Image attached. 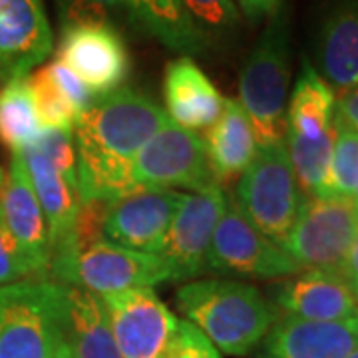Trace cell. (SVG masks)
Masks as SVG:
<instances>
[{
  "label": "cell",
  "instance_id": "cell-1",
  "mask_svg": "<svg viewBox=\"0 0 358 358\" xmlns=\"http://www.w3.org/2000/svg\"><path fill=\"white\" fill-rule=\"evenodd\" d=\"M169 122L166 110L138 90L98 96L74 128L80 199L115 201L138 187L134 159Z\"/></svg>",
  "mask_w": 358,
  "mask_h": 358
},
{
  "label": "cell",
  "instance_id": "cell-2",
  "mask_svg": "<svg viewBox=\"0 0 358 358\" xmlns=\"http://www.w3.org/2000/svg\"><path fill=\"white\" fill-rule=\"evenodd\" d=\"M187 322L227 357H245L263 343L275 324V310L259 289L241 281L205 279L176 293Z\"/></svg>",
  "mask_w": 358,
  "mask_h": 358
},
{
  "label": "cell",
  "instance_id": "cell-3",
  "mask_svg": "<svg viewBox=\"0 0 358 358\" xmlns=\"http://www.w3.org/2000/svg\"><path fill=\"white\" fill-rule=\"evenodd\" d=\"M291 84L289 14L279 6L268 16L239 76V103L251 122L257 145L285 140V112Z\"/></svg>",
  "mask_w": 358,
  "mask_h": 358
},
{
  "label": "cell",
  "instance_id": "cell-4",
  "mask_svg": "<svg viewBox=\"0 0 358 358\" xmlns=\"http://www.w3.org/2000/svg\"><path fill=\"white\" fill-rule=\"evenodd\" d=\"M303 199L282 140L257 150L253 164L237 183L233 203L268 241L281 245L293 229Z\"/></svg>",
  "mask_w": 358,
  "mask_h": 358
},
{
  "label": "cell",
  "instance_id": "cell-5",
  "mask_svg": "<svg viewBox=\"0 0 358 358\" xmlns=\"http://www.w3.org/2000/svg\"><path fill=\"white\" fill-rule=\"evenodd\" d=\"M358 235V207L352 199L305 197L299 217L279 247L301 271L338 275Z\"/></svg>",
  "mask_w": 358,
  "mask_h": 358
},
{
  "label": "cell",
  "instance_id": "cell-6",
  "mask_svg": "<svg viewBox=\"0 0 358 358\" xmlns=\"http://www.w3.org/2000/svg\"><path fill=\"white\" fill-rule=\"evenodd\" d=\"M58 282L26 279L0 287V358H50Z\"/></svg>",
  "mask_w": 358,
  "mask_h": 358
},
{
  "label": "cell",
  "instance_id": "cell-7",
  "mask_svg": "<svg viewBox=\"0 0 358 358\" xmlns=\"http://www.w3.org/2000/svg\"><path fill=\"white\" fill-rule=\"evenodd\" d=\"M205 271L229 277L277 279L293 277L301 268L279 245L259 233L241 215L235 203L229 201L213 233Z\"/></svg>",
  "mask_w": 358,
  "mask_h": 358
},
{
  "label": "cell",
  "instance_id": "cell-8",
  "mask_svg": "<svg viewBox=\"0 0 358 358\" xmlns=\"http://www.w3.org/2000/svg\"><path fill=\"white\" fill-rule=\"evenodd\" d=\"M134 181L141 187L199 192L213 179L203 138L173 122L166 124L134 159Z\"/></svg>",
  "mask_w": 358,
  "mask_h": 358
},
{
  "label": "cell",
  "instance_id": "cell-9",
  "mask_svg": "<svg viewBox=\"0 0 358 358\" xmlns=\"http://www.w3.org/2000/svg\"><path fill=\"white\" fill-rule=\"evenodd\" d=\"M227 203L219 183L183 195L166 243L157 253L169 268L171 281H185L205 273L207 251Z\"/></svg>",
  "mask_w": 358,
  "mask_h": 358
},
{
  "label": "cell",
  "instance_id": "cell-10",
  "mask_svg": "<svg viewBox=\"0 0 358 358\" xmlns=\"http://www.w3.org/2000/svg\"><path fill=\"white\" fill-rule=\"evenodd\" d=\"M100 301L122 358L164 357L179 319L154 289L102 294Z\"/></svg>",
  "mask_w": 358,
  "mask_h": 358
},
{
  "label": "cell",
  "instance_id": "cell-11",
  "mask_svg": "<svg viewBox=\"0 0 358 358\" xmlns=\"http://www.w3.org/2000/svg\"><path fill=\"white\" fill-rule=\"evenodd\" d=\"M56 60L68 66L96 98L122 88L131 66L122 34L108 22L62 28Z\"/></svg>",
  "mask_w": 358,
  "mask_h": 358
},
{
  "label": "cell",
  "instance_id": "cell-12",
  "mask_svg": "<svg viewBox=\"0 0 358 358\" xmlns=\"http://www.w3.org/2000/svg\"><path fill=\"white\" fill-rule=\"evenodd\" d=\"M185 193L162 187H134L110 205L103 241L157 255Z\"/></svg>",
  "mask_w": 358,
  "mask_h": 358
},
{
  "label": "cell",
  "instance_id": "cell-13",
  "mask_svg": "<svg viewBox=\"0 0 358 358\" xmlns=\"http://www.w3.org/2000/svg\"><path fill=\"white\" fill-rule=\"evenodd\" d=\"M166 281H171V273L157 255L131 251L102 239L76 257L66 285L102 296L152 289Z\"/></svg>",
  "mask_w": 358,
  "mask_h": 358
},
{
  "label": "cell",
  "instance_id": "cell-14",
  "mask_svg": "<svg viewBox=\"0 0 358 358\" xmlns=\"http://www.w3.org/2000/svg\"><path fill=\"white\" fill-rule=\"evenodd\" d=\"M44 0H0V80L28 76L52 54Z\"/></svg>",
  "mask_w": 358,
  "mask_h": 358
},
{
  "label": "cell",
  "instance_id": "cell-15",
  "mask_svg": "<svg viewBox=\"0 0 358 358\" xmlns=\"http://www.w3.org/2000/svg\"><path fill=\"white\" fill-rule=\"evenodd\" d=\"M358 348V310L341 320L285 317L263 338L259 358H348Z\"/></svg>",
  "mask_w": 358,
  "mask_h": 358
},
{
  "label": "cell",
  "instance_id": "cell-16",
  "mask_svg": "<svg viewBox=\"0 0 358 358\" xmlns=\"http://www.w3.org/2000/svg\"><path fill=\"white\" fill-rule=\"evenodd\" d=\"M0 213L36 275L44 279L50 263L48 225L20 152H13L10 169L0 189Z\"/></svg>",
  "mask_w": 358,
  "mask_h": 358
},
{
  "label": "cell",
  "instance_id": "cell-17",
  "mask_svg": "<svg viewBox=\"0 0 358 358\" xmlns=\"http://www.w3.org/2000/svg\"><path fill=\"white\" fill-rule=\"evenodd\" d=\"M167 117L183 129L211 128L223 112V96L189 56L171 60L164 76Z\"/></svg>",
  "mask_w": 358,
  "mask_h": 358
},
{
  "label": "cell",
  "instance_id": "cell-18",
  "mask_svg": "<svg viewBox=\"0 0 358 358\" xmlns=\"http://www.w3.org/2000/svg\"><path fill=\"white\" fill-rule=\"evenodd\" d=\"M56 319L76 358H122L98 294L58 282Z\"/></svg>",
  "mask_w": 358,
  "mask_h": 358
},
{
  "label": "cell",
  "instance_id": "cell-19",
  "mask_svg": "<svg viewBox=\"0 0 358 358\" xmlns=\"http://www.w3.org/2000/svg\"><path fill=\"white\" fill-rule=\"evenodd\" d=\"M273 301L287 317L303 320H341L355 315L358 301L338 275L307 271L273 287Z\"/></svg>",
  "mask_w": 358,
  "mask_h": 358
},
{
  "label": "cell",
  "instance_id": "cell-20",
  "mask_svg": "<svg viewBox=\"0 0 358 358\" xmlns=\"http://www.w3.org/2000/svg\"><path fill=\"white\" fill-rule=\"evenodd\" d=\"M317 62L334 92L358 86V0H341L322 20Z\"/></svg>",
  "mask_w": 358,
  "mask_h": 358
},
{
  "label": "cell",
  "instance_id": "cell-21",
  "mask_svg": "<svg viewBox=\"0 0 358 358\" xmlns=\"http://www.w3.org/2000/svg\"><path fill=\"white\" fill-rule=\"evenodd\" d=\"M203 143L211 173L219 185L243 176L259 150L251 122L237 100H225L223 112L209 128Z\"/></svg>",
  "mask_w": 358,
  "mask_h": 358
},
{
  "label": "cell",
  "instance_id": "cell-22",
  "mask_svg": "<svg viewBox=\"0 0 358 358\" xmlns=\"http://www.w3.org/2000/svg\"><path fill=\"white\" fill-rule=\"evenodd\" d=\"M20 154L24 157L28 178L48 225V241L52 249L70 233L72 221L76 217L80 205L78 183L64 178L58 167L36 148H26Z\"/></svg>",
  "mask_w": 358,
  "mask_h": 358
},
{
  "label": "cell",
  "instance_id": "cell-23",
  "mask_svg": "<svg viewBox=\"0 0 358 358\" xmlns=\"http://www.w3.org/2000/svg\"><path fill=\"white\" fill-rule=\"evenodd\" d=\"M336 94L315 66L303 58L285 112V136L319 140L333 129Z\"/></svg>",
  "mask_w": 358,
  "mask_h": 358
},
{
  "label": "cell",
  "instance_id": "cell-24",
  "mask_svg": "<svg viewBox=\"0 0 358 358\" xmlns=\"http://www.w3.org/2000/svg\"><path fill=\"white\" fill-rule=\"evenodd\" d=\"M131 22L169 50L203 54L209 42L193 24L181 0H128Z\"/></svg>",
  "mask_w": 358,
  "mask_h": 358
},
{
  "label": "cell",
  "instance_id": "cell-25",
  "mask_svg": "<svg viewBox=\"0 0 358 358\" xmlns=\"http://www.w3.org/2000/svg\"><path fill=\"white\" fill-rule=\"evenodd\" d=\"M40 131L28 76L6 82L0 90V141L13 152H22L38 140Z\"/></svg>",
  "mask_w": 358,
  "mask_h": 358
},
{
  "label": "cell",
  "instance_id": "cell-26",
  "mask_svg": "<svg viewBox=\"0 0 358 358\" xmlns=\"http://www.w3.org/2000/svg\"><path fill=\"white\" fill-rule=\"evenodd\" d=\"M334 122L333 129L319 140H303L296 136H285V145L293 166L296 185L305 197H319L329 173L334 145Z\"/></svg>",
  "mask_w": 358,
  "mask_h": 358
},
{
  "label": "cell",
  "instance_id": "cell-27",
  "mask_svg": "<svg viewBox=\"0 0 358 358\" xmlns=\"http://www.w3.org/2000/svg\"><path fill=\"white\" fill-rule=\"evenodd\" d=\"M334 145L320 199H352L358 183V134L334 115Z\"/></svg>",
  "mask_w": 358,
  "mask_h": 358
},
{
  "label": "cell",
  "instance_id": "cell-28",
  "mask_svg": "<svg viewBox=\"0 0 358 358\" xmlns=\"http://www.w3.org/2000/svg\"><path fill=\"white\" fill-rule=\"evenodd\" d=\"M30 92L34 98L36 114H38L42 129H64L74 131L78 124V114L70 102L64 98V94L52 80L48 66H42L36 72L28 76Z\"/></svg>",
  "mask_w": 358,
  "mask_h": 358
},
{
  "label": "cell",
  "instance_id": "cell-29",
  "mask_svg": "<svg viewBox=\"0 0 358 358\" xmlns=\"http://www.w3.org/2000/svg\"><path fill=\"white\" fill-rule=\"evenodd\" d=\"M181 4L209 46L225 42L239 28L241 16L233 0H181Z\"/></svg>",
  "mask_w": 358,
  "mask_h": 358
},
{
  "label": "cell",
  "instance_id": "cell-30",
  "mask_svg": "<svg viewBox=\"0 0 358 358\" xmlns=\"http://www.w3.org/2000/svg\"><path fill=\"white\" fill-rule=\"evenodd\" d=\"M60 10L62 28L76 24H100L110 22L112 13H128V0H56Z\"/></svg>",
  "mask_w": 358,
  "mask_h": 358
},
{
  "label": "cell",
  "instance_id": "cell-31",
  "mask_svg": "<svg viewBox=\"0 0 358 358\" xmlns=\"http://www.w3.org/2000/svg\"><path fill=\"white\" fill-rule=\"evenodd\" d=\"M30 148H36L38 152L46 155L58 171L68 178L72 183H78V157L76 143H74V131L64 129H42L38 140Z\"/></svg>",
  "mask_w": 358,
  "mask_h": 358
},
{
  "label": "cell",
  "instance_id": "cell-32",
  "mask_svg": "<svg viewBox=\"0 0 358 358\" xmlns=\"http://www.w3.org/2000/svg\"><path fill=\"white\" fill-rule=\"evenodd\" d=\"M162 358H221L213 343L187 320H178V327L167 343Z\"/></svg>",
  "mask_w": 358,
  "mask_h": 358
},
{
  "label": "cell",
  "instance_id": "cell-33",
  "mask_svg": "<svg viewBox=\"0 0 358 358\" xmlns=\"http://www.w3.org/2000/svg\"><path fill=\"white\" fill-rule=\"evenodd\" d=\"M36 271L22 253L20 245L16 243L13 233L8 231L2 213H0V287L14 285L34 277ZM36 279H40L36 275Z\"/></svg>",
  "mask_w": 358,
  "mask_h": 358
},
{
  "label": "cell",
  "instance_id": "cell-34",
  "mask_svg": "<svg viewBox=\"0 0 358 358\" xmlns=\"http://www.w3.org/2000/svg\"><path fill=\"white\" fill-rule=\"evenodd\" d=\"M46 66H48V72H50L52 80L56 82V86L64 94V98L74 108V112L78 114V120H80V115L84 114L90 106L94 103V100H96L94 92L68 66L62 64L60 60H54V62Z\"/></svg>",
  "mask_w": 358,
  "mask_h": 358
},
{
  "label": "cell",
  "instance_id": "cell-35",
  "mask_svg": "<svg viewBox=\"0 0 358 358\" xmlns=\"http://www.w3.org/2000/svg\"><path fill=\"white\" fill-rule=\"evenodd\" d=\"M334 115L355 134H358V86L341 94V98L336 100Z\"/></svg>",
  "mask_w": 358,
  "mask_h": 358
},
{
  "label": "cell",
  "instance_id": "cell-36",
  "mask_svg": "<svg viewBox=\"0 0 358 358\" xmlns=\"http://www.w3.org/2000/svg\"><path fill=\"white\" fill-rule=\"evenodd\" d=\"M282 0H239V8L249 22H259L275 13Z\"/></svg>",
  "mask_w": 358,
  "mask_h": 358
},
{
  "label": "cell",
  "instance_id": "cell-37",
  "mask_svg": "<svg viewBox=\"0 0 358 358\" xmlns=\"http://www.w3.org/2000/svg\"><path fill=\"white\" fill-rule=\"evenodd\" d=\"M341 279L350 287L352 293L358 289V235L345 259V265H343V271H341Z\"/></svg>",
  "mask_w": 358,
  "mask_h": 358
},
{
  "label": "cell",
  "instance_id": "cell-38",
  "mask_svg": "<svg viewBox=\"0 0 358 358\" xmlns=\"http://www.w3.org/2000/svg\"><path fill=\"white\" fill-rule=\"evenodd\" d=\"M58 320V319H56ZM50 358H76L70 345L64 341V336L60 333V329H56V336H54V345H52Z\"/></svg>",
  "mask_w": 358,
  "mask_h": 358
},
{
  "label": "cell",
  "instance_id": "cell-39",
  "mask_svg": "<svg viewBox=\"0 0 358 358\" xmlns=\"http://www.w3.org/2000/svg\"><path fill=\"white\" fill-rule=\"evenodd\" d=\"M4 181H6V173H4V169L0 167V189H2V185H4Z\"/></svg>",
  "mask_w": 358,
  "mask_h": 358
},
{
  "label": "cell",
  "instance_id": "cell-40",
  "mask_svg": "<svg viewBox=\"0 0 358 358\" xmlns=\"http://www.w3.org/2000/svg\"><path fill=\"white\" fill-rule=\"evenodd\" d=\"M352 203L358 207V183H357V189H355V193H352Z\"/></svg>",
  "mask_w": 358,
  "mask_h": 358
},
{
  "label": "cell",
  "instance_id": "cell-41",
  "mask_svg": "<svg viewBox=\"0 0 358 358\" xmlns=\"http://www.w3.org/2000/svg\"><path fill=\"white\" fill-rule=\"evenodd\" d=\"M348 358H358V348H357V350H355V352H352V355H350V357H348Z\"/></svg>",
  "mask_w": 358,
  "mask_h": 358
},
{
  "label": "cell",
  "instance_id": "cell-42",
  "mask_svg": "<svg viewBox=\"0 0 358 358\" xmlns=\"http://www.w3.org/2000/svg\"><path fill=\"white\" fill-rule=\"evenodd\" d=\"M355 296H357V301H358V289H357V291H355Z\"/></svg>",
  "mask_w": 358,
  "mask_h": 358
}]
</instances>
